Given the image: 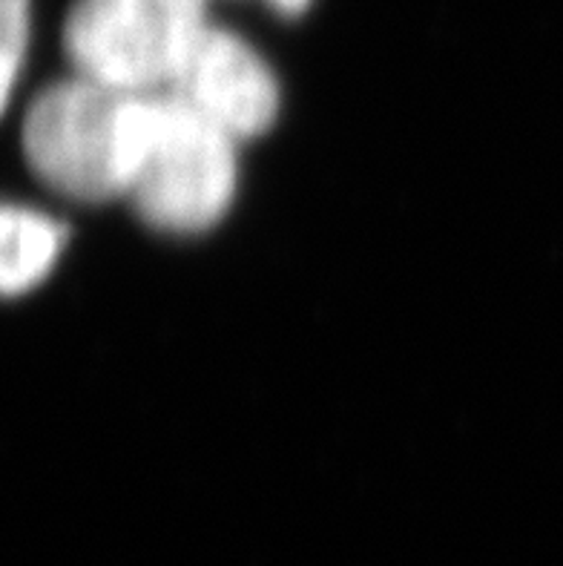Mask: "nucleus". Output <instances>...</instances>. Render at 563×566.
Instances as JSON below:
<instances>
[{
  "mask_svg": "<svg viewBox=\"0 0 563 566\" xmlns=\"http://www.w3.org/2000/svg\"><path fill=\"white\" fill-rule=\"evenodd\" d=\"M167 93L244 142L271 127L279 113L273 70L244 38L207 23Z\"/></svg>",
  "mask_w": 563,
  "mask_h": 566,
  "instance_id": "obj_4",
  "label": "nucleus"
},
{
  "mask_svg": "<svg viewBox=\"0 0 563 566\" xmlns=\"http://www.w3.org/2000/svg\"><path fill=\"white\" fill-rule=\"evenodd\" d=\"M268 3H271V7L282 14H296V12H302V9H305L311 0H268Z\"/></svg>",
  "mask_w": 563,
  "mask_h": 566,
  "instance_id": "obj_7",
  "label": "nucleus"
},
{
  "mask_svg": "<svg viewBox=\"0 0 563 566\" xmlns=\"http://www.w3.org/2000/svg\"><path fill=\"white\" fill-rule=\"evenodd\" d=\"M239 142L173 93H153L144 109L129 205L161 233H199L228 213L239 181Z\"/></svg>",
  "mask_w": 563,
  "mask_h": 566,
  "instance_id": "obj_2",
  "label": "nucleus"
},
{
  "mask_svg": "<svg viewBox=\"0 0 563 566\" xmlns=\"http://www.w3.org/2000/svg\"><path fill=\"white\" fill-rule=\"evenodd\" d=\"M66 230L52 216L32 208L7 205L0 224V276L9 296L23 294L46 276L64 248Z\"/></svg>",
  "mask_w": 563,
  "mask_h": 566,
  "instance_id": "obj_5",
  "label": "nucleus"
},
{
  "mask_svg": "<svg viewBox=\"0 0 563 566\" xmlns=\"http://www.w3.org/2000/svg\"><path fill=\"white\" fill-rule=\"evenodd\" d=\"M32 0H0V93L3 104L12 101L14 81L21 75L29 43Z\"/></svg>",
  "mask_w": 563,
  "mask_h": 566,
  "instance_id": "obj_6",
  "label": "nucleus"
},
{
  "mask_svg": "<svg viewBox=\"0 0 563 566\" xmlns=\"http://www.w3.org/2000/svg\"><path fill=\"white\" fill-rule=\"evenodd\" d=\"M205 27V0H75L64 50L75 75L165 93Z\"/></svg>",
  "mask_w": 563,
  "mask_h": 566,
  "instance_id": "obj_3",
  "label": "nucleus"
},
{
  "mask_svg": "<svg viewBox=\"0 0 563 566\" xmlns=\"http://www.w3.org/2000/svg\"><path fill=\"white\" fill-rule=\"evenodd\" d=\"M153 93L72 75L46 86L23 118L29 167L55 193L107 201L127 193L144 109Z\"/></svg>",
  "mask_w": 563,
  "mask_h": 566,
  "instance_id": "obj_1",
  "label": "nucleus"
}]
</instances>
